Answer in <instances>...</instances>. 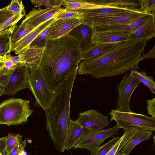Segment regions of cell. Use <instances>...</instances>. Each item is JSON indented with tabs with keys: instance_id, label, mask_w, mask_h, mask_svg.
I'll return each instance as SVG.
<instances>
[{
	"instance_id": "obj_1",
	"label": "cell",
	"mask_w": 155,
	"mask_h": 155,
	"mask_svg": "<svg viewBox=\"0 0 155 155\" xmlns=\"http://www.w3.org/2000/svg\"><path fill=\"white\" fill-rule=\"evenodd\" d=\"M82 60L79 43L68 34L55 40H47L37 67L48 89L55 93L78 71Z\"/></svg>"
},
{
	"instance_id": "obj_2",
	"label": "cell",
	"mask_w": 155,
	"mask_h": 155,
	"mask_svg": "<svg viewBox=\"0 0 155 155\" xmlns=\"http://www.w3.org/2000/svg\"><path fill=\"white\" fill-rule=\"evenodd\" d=\"M147 42L140 39L118 42L113 49L101 56L82 60L77 74H89L94 78H100L117 76L133 70H137Z\"/></svg>"
},
{
	"instance_id": "obj_3",
	"label": "cell",
	"mask_w": 155,
	"mask_h": 155,
	"mask_svg": "<svg viewBox=\"0 0 155 155\" xmlns=\"http://www.w3.org/2000/svg\"><path fill=\"white\" fill-rule=\"evenodd\" d=\"M77 72L71 75L61 86L45 110L47 130L55 148L60 153L65 150L67 133L71 119V95Z\"/></svg>"
},
{
	"instance_id": "obj_4",
	"label": "cell",
	"mask_w": 155,
	"mask_h": 155,
	"mask_svg": "<svg viewBox=\"0 0 155 155\" xmlns=\"http://www.w3.org/2000/svg\"><path fill=\"white\" fill-rule=\"evenodd\" d=\"M33 112L29 101L18 98L8 99L0 104V124H21L26 122Z\"/></svg>"
},
{
	"instance_id": "obj_5",
	"label": "cell",
	"mask_w": 155,
	"mask_h": 155,
	"mask_svg": "<svg viewBox=\"0 0 155 155\" xmlns=\"http://www.w3.org/2000/svg\"><path fill=\"white\" fill-rule=\"evenodd\" d=\"M109 115L110 120L115 121L119 129L137 127L152 131L155 130V117L132 111H124L116 109L111 110Z\"/></svg>"
},
{
	"instance_id": "obj_6",
	"label": "cell",
	"mask_w": 155,
	"mask_h": 155,
	"mask_svg": "<svg viewBox=\"0 0 155 155\" xmlns=\"http://www.w3.org/2000/svg\"><path fill=\"white\" fill-rule=\"evenodd\" d=\"M28 81L29 89L35 99L36 105L41 107L45 111L53 99L55 93L48 89L37 66L30 68Z\"/></svg>"
},
{
	"instance_id": "obj_7",
	"label": "cell",
	"mask_w": 155,
	"mask_h": 155,
	"mask_svg": "<svg viewBox=\"0 0 155 155\" xmlns=\"http://www.w3.org/2000/svg\"><path fill=\"white\" fill-rule=\"evenodd\" d=\"M119 129L116 125L106 130H89L76 144L73 150L85 149L90 151L91 155L96 152L106 139L118 134Z\"/></svg>"
},
{
	"instance_id": "obj_8",
	"label": "cell",
	"mask_w": 155,
	"mask_h": 155,
	"mask_svg": "<svg viewBox=\"0 0 155 155\" xmlns=\"http://www.w3.org/2000/svg\"><path fill=\"white\" fill-rule=\"evenodd\" d=\"M140 83L130 74H124L121 81L115 86L118 91L116 109L124 111H132L130 106L131 97L134 91Z\"/></svg>"
},
{
	"instance_id": "obj_9",
	"label": "cell",
	"mask_w": 155,
	"mask_h": 155,
	"mask_svg": "<svg viewBox=\"0 0 155 155\" xmlns=\"http://www.w3.org/2000/svg\"><path fill=\"white\" fill-rule=\"evenodd\" d=\"M144 14L145 13L134 11L127 13L99 17L84 18L80 20L82 23L92 27L100 25L129 24Z\"/></svg>"
},
{
	"instance_id": "obj_10",
	"label": "cell",
	"mask_w": 155,
	"mask_h": 155,
	"mask_svg": "<svg viewBox=\"0 0 155 155\" xmlns=\"http://www.w3.org/2000/svg\"><path fill=\"white\" fill-rule=\"evenodd\" d=\"M30 68L25 65L16 68L3 88L4 95L13 96L20 90L29 88L28 76Z\"/></svg>"
},
{
	"instance_id": "obj_11",
	"label": "cell",
	"mask_w": 155,
	"mask_h": 155,
	"mask_svg": "<svg viewBox=\"0 0 155 155\" xmlns=\"http://www.w3.org/2000/svg\"><path fill=\"white\" fill-rule=\"evenodd\" d=\"M76 121L89 130L103 129L110 124L107 116L103 115L94 109L80 113Z\"/></svg>"
},
{
	"instance_id": "obj_12",
	"label": "cell",
	"mask_w": 155,
	"mask_h": 155,
	"mask_svg": "<svg viewBox=\"0 0 155 155\" xmlns=\"http://www.w3.org/2000/svg\"><path fill=\"white\" fill-rule=\"evenodd\" d=\"M61 6L59 5L44 9L34 8L26 15L24 20L36 28L64 11L65 8H61Z\"/></svg>"
},
{
	"instance_id": "obj_13",
	"label": "cell",
	"mask_w": 155,
	"mask_h": 155,
	"mask_svg": "<svg viewBox=\"0 0 155 155\" xmlns=\"http://www.w3.org/2000/svg\"><path fill=\"white\" fill-rule=\"evenodd\" d=\"M95 32L92 27L81 23L73 28L68 35L77 40L82 53L93 46L92 40Z\"/></svg>"
},
{
	"instance_id": "obj_14",
	"label": "cell",
	"mask_w": 155,
	"mask_h": 155,
	"mask_svg": "<svg viewBox=\"0 0 155 155\" xmlns=\"http://www.w3.org/2000/svg\"><path fill=\"white\" fill-rule=\"evenodd\" d=\"M81 23L80 19L75 18L55 20L51 25L47 39L55 40L67 35L73 28Z\"/></svg>"
},
{
	"instance_id": "obj_15",
	"label": "cell",
	"mask_w": 155,
	"mask_h": 155,
	"mask_svg": "<svg viewBox=\"0 0 155 155\" xmlns=\"http://www.w3.org/2000/svg\"><path fill=\"white\" fill-rule=\"evenodd\" d=\"M87 1L91 5V9L100 8H112L140 12L141 5L140 0H99Z\"/></svg>"
},
{
	"instance_id": "obj_16",
	"label": "cell",
	"mask_w": 155,
	"mask_h": 155,
	"mask_svg": "<svg viewBox=\"0 0 155 155\" xmlns=\"http://www.w3.org/2000/svg\"><path fill=\"white\" fill-rule=\"evenodd\" d=\"M130 32L127 31H97L94 35L93 45L117 43L128 40Z\"/></svg>"
},
{
	"instance_id": "obj_17",
	"label": "cell",
	"mask_w": 155,
	"mask_h": 155,
	"mask_svg": "<svg viewBox=\"0 0 155 155\" xmlns=\"http://www.w3.org/2000/svg\"><path fill=\"white\" fill-rule=\"evenodd\" d=\"M89 130L70 120L68 125L65 143V150L73 148L80 139Z\"/></svg>"
},
{
	"instance_id": "obj_18",
	"label": "cell",
	"mask_w": 155,
	"mask_h": 155,
	"mask_svg": "<svg viewBox=\"0 0 155 155\" xmlns=\"http://www.w3.org/2000/svg\"><path fill=\"white\" fill-rule=\"evenodd\" d=\"M56 20L54 18L49 20L35 28L21 39L12 48L16 54L21 53L29 47L32 41L41 32L45 30Z\"/></svg>"
},
{
	"instance_id": "obj_19",
	"label": "cell",
	"mask_w": 155,
	"mask_h": 155,
	"mask_svg": "<svg viewBox=\"0 0 155 155\" xmlns=\"http://www.w3.org/2000/svg\"><path fill=\"white\" fill-rule=\"evenodd\" d=\"M82 13V18L99 17L118 14L129 13L134 11L127 9L112 8H100L80 10Z\"/></svg>"
},
{
	"instance_id": "obj_20",
	"label": "cell",
	"mask_w": 155,
	"mask_h": 155,
	"mask_svg": "<svg viewBox=\"0 0 155 155\" xmlns=\"http://www.w3.org/2000/svg\"><path fill=\"white\" fill-rule=\"evenodd\" d=\"M152 131L142 129L133 135L121 150L119 154L129 155L132 150L139 143L150 138Z\"/></svg>"
},
{
	"instance_id": "obj_21",
	"label": "cell",
	"mask_w": 155,
	"mask_h": 155,
	"mask_svg": "<svg viewBox=\"0 0 155 155\" xmlns=\"http://www.w3.org/2000/svg\"><path fill=\"white\" fill-rule=\"evenodd\" d=\"M23 65H25V61L21 54L15 56L9 54L0 57V71H13Z\"/></svg>"
},
{
	"instance_id": "obj_22",
	"label": "cell",
	"mask_w": 155,
	"mask_h": 155,
	"mask_svg": "<svg viewBox=\"0 0 155 155\" xmlns=\"http://www.w3.org/2000/svg\"><path fill=\"white\" fill-rule=\"evenodd\" d=\"M155 36V17L145 25L129 33L128 40L143 39L147 41Z\"/></svg>"
},
{
	"instance_id": "obj_23",
	"label": "cell",
	"mask_w": 155,
	"mask_h": 155,
	"mask_svg": "<svg viewBox=\"0 0 155 155\" xmlns=\"http://www.w3.org/2000/svg\"><path fill=\"white\" fill-rule=\"evenodd\" d=\"M118 43L95 45L82 53V60L94 58L101 56L113 49Z\"/></svg>"
},
{
	"instance_id": "obj_24",
	"label": "cell",
	"mask_w": 155,
	"mask_h": 155,
	"mask_svg": "<svg viewBox=\"0 0 155 155\" xmlns=\"http://www.w3.org/2000/svg\"><path fill=\"white\" fill-rule=\"evenodd\" d=\"M142 128L137 127L124 129V134L119 140L106 155H118L119 152L128 141L131 137Z\"/></svg>"
},
{
	"instance_id": "obj_25",
	"label": "cell",
	"mask_w": 155,
	"mask_h": 155,
	"mask_svg": "<svg viewBox=\"0 0 155 155\" xmlns=\"http://www.w3.org/2000/svg\"><path fill=\"white\" fill-rule=\"evenodd\" d=\"M44 48L28 47L20 53L25 59V65L29 68L37 66Z\"/></svg>"
},
{
	"instance_id": "obj_26",
	"label": "cell",
	"mask_w": 155,
	"mask_h": 155,
	"mask_svg": "<svg viewBox=\"0 0 155 155\" xmlns=\"http://www.w3.org/2000/svg\"><path fill=\"white\" fill-rule=\"evenodd\" d=\"M17 25L11 26L0 32V57L9 54L12 50L11 36Z\"/></svg>"
},
{
	"instance_id": "obj_27",
	"label": "cell",
	"mask_w": 155,
	"mask_h": 155,
	"mask_svg": "<svg viewBox=\"0 0 155 155\" xmlns=\"http://www.w3.org/2000/svg\"><path fill=\"white\" fill-rule=\"evenodd\" d=\"M35 28L28 23L25 20L16 28L11 36V43L12 48L21 39Z\"/></svg>"
},
{
	"instance_id": "obj_28",
	"label": "cell",
	"mask_w": 155,
	"mask_h": 155,
	"mask_svg": "<svg viewBox=\"0 0 155 155\" xmlns=\"http://www.w3.org/2000/svg\"><path fill=\"white\" fill-rule=\"evenodd\" d=\"M130 74L140 81L141 83L149 88L151 92L155 94V83L153 78L148 75L144 71H138L137 70H131Z\"/></svg>"
},
{
	"instance_id": "obj_29",
	"label": "cell",
	"mask_w": 155,
	"mask_h": 155,
	"mask_svg": "<svg viewBox=\"0 0 155 155\" xmlns=\"http://www.w3.org/2000/svg\"><path fill=\"white\" fill-rule=\"evenodd\" d=\"M97 31L131 32L129 24L100 25L92 27Z\"/></svg>"
},
{
	"instance_id": "obj_30",
	"label": "cell",
	"mask_w": 155,
	"mask_h": 155,
	"mask_svg": "<svg viewBox=\"0 0 155 155\" xmlns=\"http://www.w3.org/2000/svg\"><path fill=\"white\" fill-rule=\"evenodd\" d=\"M51 25L39 34L30 43L29 47L44 48L48 40Z\"/></svg>"
},
{
	"instance_id": "obj_31",
	"label": "cell",
	"mask_w": 155,
	"mask_h": 155,
	"mask_svg": "<svg viewBox=\"0 0 155 155\" xmlns=\"http://www.w3.org/2000/svg\"><path fill=\"white\" fill-rule=\"evenodd\" d=\"M154 17L155 16L152 15L144 14L129 24L131 29V32L145 25Z\"/></svg>"
},
{
	"instance_id": "obj_32",
	"label": "cell",
	"mask_w": 155,
	"mask_h": 155,
	"mask_svg": "<svg viewBox=\"0 0 155 155\" xmlns=\"http://www.w3.org/2000/svg\"><path fill=\"white\" fill-rule=\"evenodd\" d=\"M82 13L81 10L67 11L65 8L64 11L57 15L54 19L56 20L73 18L81 20L82 18Z\"/></svg>"
},
{
	"instance_id": "obj_33",
	"label": "cell",
	"mask_w": 155,
	"mask_h": 155,
	"mask_svg": "<svg viewBox=\"0 0 155 155\" xmlns=\"http://www.w3.org/2000/svg\"><path fill=\"white\" fill-rule=\"evenodd\" d=\"M25 13H13L2 23L1 31L16 25L18 22L25 16Z\"/></svg>"
},
{
	"instance_id": "obj_34",
	"label": "cell",
	"mask_w": 155,
	"mask_h": 155,
	"mask_svg": "<svg viewBox=\"0 0 155 155\" xmlns=\"http://www.w3.org/2000/svg\"><path fill=\"white\" fill-rule=\"evenodd\" d=\"M6 154L9 153L15 146L17 141L22 139V136L18 134L9 133L6 136Z\"/></svg>"
},
{
	"instance_id": "obj_35",
	"label": "cell",
	"mask_w": 155,
	"mask_h": 155,
	"mask_svg": "<svg viewBox=\"0 0 155 155\" xmlns=\"http://www.w3.org/2000/svg\"><path fill=\"white\" fill-rule=\"evenodd\" d=\"M140 12L155 16V0H140Z\"/></svg>"
},
{
	"instance_id": "obj_36",
	"label": "cell",
	"mask_w": 155,
	"mask_h": 155,
	"mask_svg": "<svg viewBox=\"0 0 155 155\" xmlns=\"http://www.w3.org/2000/svg\"><path fill=\"white\" fill-rule=\"evenodd\" d=\"M120 138L119 136L113 138L104 145L100 146L96 152L91 155H106Z\"/></svg>"
},
{
	"instance_id": "obj_37",
	"label": "cell",
	"mask_w": 155,
	"mask_h": 155,
	"mask_svg": "<svg viewBox=\"0 0 155 155\" xmlns=\"http://www.w3.org/2000/svg\"><path fill=\"white\" fill-rule=\"evenodd\" d=\"M7 6V10L13 13H25V7L21 0H12Z\"/></svg>"
},
{
	"instance_id": "obj_38",
	"label": "cell",
	"mask_w": 155,
	"mask_h": 155,
	"mask_svg": "<svg viewBox=\"0 0 155 155\" xmlns=\"http://www.w3.org/2000/svg\"><path fill=\"white\" fill-rule=\"evenodd\" d=\"M31 2L35 7H39L42 5L45 6L46 8L61 6V0H32Z\"/></svg>"
},
{
	"instance_id": "obj_39",
	"label": "cell",
	"mask_w": 155,
	"mask_h": 155,
	"mask_svg": "<svg viewBox=\"0 0 155 155\" xmlns=\"http://www.w3.org/2000/svg\"><path fill=\"white\" fill-rule=\"evenodd\" d=\"M21 140H18L11 152L6 155H27L26 152L25 150L26 145V141H22Z\"/></svg>"
},
{
	"instance_id": "obj_40",
	"label": "cell",
	"mask_w": 155,
	"mask_h": 155,
	"mask_svg": "<svg viewBox=\"0 0 155 155\" xmlns=\"http://www.w3.org/2000/svg\"><path fill=\"white\" fill-rule=\"evenodd\" d=\"M13 72L0 71V86L4 88L6 86Z\"/></svg>"
},
{
	"instance_id": "obj_41",
	"label": "cell",
	"mask_w": 155,
	"mask_h": 155,
	"mask_svg": "<svg viewBox=\"0 0 155 155\" xmlns=\"http://www.w3.org/2000/svg\"><path fill=\"white\" fill-rule=\"evenodd\" d=\"M147 108L148 114L151 117H155V97L147 100Z\"/></svg>"
},
{
	"instance_id": "obj_42",
	"label": "cell",
	"mask_w": 155,
	"mask_h": 155,
	"mask_svg": "<svg viewBox=\"0 0 155 155\" xmlns=\"http://www.w3.org/2000/svg\"><path fill=\"white\" fill-rule=\"evenodd\" d=\"M7 6L0 9V24L13 13L7 10Z\"/></svg>"
},
{
	"instance_id": "obj_43",
	"label": "cell",
	"mask_w": 155,
	"mask_h": 155,
	"mask_svg": "<svg viewBox=\"0 0 155 155\" xmlns=\"http://www.w3.org/2000/svg\"><path fill=\"white\" fill-rule=\"evenodd\" d=\"M155 58V45L146 54H143L140 57V61L145 59H152Z\"/></svg>"
},
{
	"instance_id": "obj_44",
	"label": "cell",
	"mask_w": 155,
	"mask_h": 155,
	"mask_svg": "<svg viewBox=\"0 0 155 155\" xmlns=\"http://www.w3.org/2000/svg\"><path fill=\"white\" fill-rule=\"evenodd\" d=\"M7 137L0 138V153L6 154V140Z\"/></svg>"
},
{
	"instance_id": "obj_45",
	"label": "cell",
	"mask_w": 155,
	"mask_h": 155,
	"mask_svg": "<svg viewBox=\"0 0 155 155\" xmlns=\"http://www.w3.org/2000/svg\"><path fill=\"white\" fill-rule=\"evenodd\" d=\"M4 89L3 88L0 86V97L3 94Z\"/></svg>"
},
{
	"instance_id": "obj_46",
	"label": "cell",
	"mask_w": 155,
	"mask_h": 155,
	"mask_svg": "<svg viewBox=\"0 0 155 155\" xmlns=\"http://www.w3.org/2000/svg\"><path fill=\"white\" fill-rule=\"evenodd\" d=\"M2 23L0 24V28L2 27Z\"/></svg>"
},
{
	"instance_id": "obj_47",
	"label": "cell",
	"mask_w": 155,
	"mask_h": 155,
	"mask_svg": "<svg viewBox=\"0 0 155 155\" xmlns=\"http://www.w3.org/2000/svg\"><path fill=\"white\" fill-rule=\"evenodd\" d=\"M0 155H6V154H2L0 153Z\"/></svg>"
},
{
	"instance_id": "obj_48",
	"label": "cell",
	"mask_w": 155,
	"mask_h": 155,
	"mask_svg": "<svg viewBox=\"0 0 155 155\" xmlns=\"http://www.w3.org/2000/svg\"><path fill=\"white\" fill-rule=\"evenodd\" d=\"M118 155H121V154H119Z\"/></svg>"
},
{
	"instance_id": "obj_49",
	"label": "cell",
	"mask_w": 155,
	"mask_h": 155,
	"mask_svg": "<svg viewBox=\"0 0 155 155\" xmlns=\"http://www.w3.org/2000/svg\"></svg>"
}]
</instances>
